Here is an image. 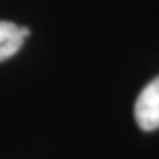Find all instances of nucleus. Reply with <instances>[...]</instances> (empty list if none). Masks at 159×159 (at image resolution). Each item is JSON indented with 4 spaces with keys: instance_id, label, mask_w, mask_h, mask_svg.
<instances>
[{
    "instance_id": "nucleus-1",
    "label": "nucleus",
    "mask_w": 159,
    "mask_h": 159,
    "mask_svg": "<svg viewBox=\"0 0 159 159\" xmlns=\"http://www.w3.org/2000/svg\"><path fill=\"white\" fill-rule=\"evenodd\" d=\"M134 116L142 130L152 131L159 129V76L148 82L139 93Z\"/></svg>"
},
{
    "instance_id": "nucleus-2",
    "label": "nucleus",
    "mask_w": 159,
    "mask_h": 159,
    "mask_svg": "<svg viewBox=\"0 0 159 159\" xmlns=\"http://www.w3.org/2000/svg\"><path fill=\"white\" fill-rule=\"evenodd\" d=\"M29 33L27 27H17L11 21L0 20V62L16 54Z\"/></svg>"
}]
</instances>
